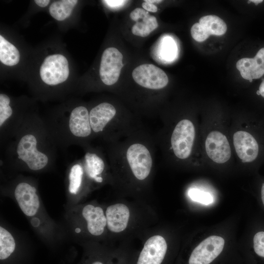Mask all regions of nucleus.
Listing matches in <instances>:
<instances>
[{
    "label": "nucleus",
    "instance_id": "14",
    "mask_svg": "<svg viewBox=\"0 0 264 264\" xmlns=\"http://www.w3.org/2000/svg\"><path fill=\"white\" fill-rule=\"evenodd\" d=\"M130 215L128 207L124 204L116 203L108 206L105 213L108 229L114 233L124 231L128 225Z\"/></svg>",
    "mask_w": 264,
    "mask_h": 264
},
{
    "label": "nucleus",
    "instance_id": "22",
    "mask_svg": "<svg viewBox=\"0 0 264 264\" xmlns=\"http://www.w3.org/2000/svg\"><path fill=\"white\" fill-rule=\"evenodd\" d=\"M16 243L12 234L2 226L0 227V259H7L14 251Z\"/></svg>",
    "mask_w": 264,
    "mask_h": 264
},
{
    "label": "nucleus",
    "instance_id": "3",
    "mask_svg": "<svg viewBox=\"0 0 264 264\" xmlns=\"http://www.w3.org/2000/svg\"><path fill=\"white\" fill-rule=\"evenodd\" d=\"M37 143L35 136L27 133L21 137L17 146L18 158L32 171L44 168L49 160L46 154L38 150Z\"/></svg>",
    "mask_w": 264,
    "mask_h": 264
},
{
    "label": "nucleus",
    "instance_id": "4",
    "mask_svg": "<svg viewBox=\"0 0 264 264\" xmlns=\"http://www.w3.org/2000/svg\"><path fill=\"white\" fill-rule=\"evenodd\" d=\"M40 73L43 81L48 85L62 83L69 76L68 61L64 56L60 54L49 55L42 63Z\"/></svg>",
    "mask_w": 264,
    "mask_h": 264
},
{
    "label": "nucleus",
    "instance_id": "32",
    "mask_svg": "<svg viewBox=\"0 0 264 264\" xmlns=\"http://www.w3.org/2000/svg\"><path fill=\"white\" fill-rule=\"evenodd\" d=\"M261 197L263 203L264 205V183L263 184L261 189Z\"/></svg>",
    "mask_w": 264,
    "mask_h": 264
},
{
    "label": "nucleus",
    "instance_id": "17",
    "mask_svg": "<svg viewBox=\"0 0 264 264\" xmlns=\"http://www.w3.org/2000/svg\"><path fill=\"white\" fill-rule=\"evenodd\" d=\"M82 214L87 221V229L89 233L93 236H100L104 232L107 220L100 207L88 204L83 207Z\"/></svg>",
    "mask_w": 264,
    "mask_h": 264
},
{
    "label": "nucleus",
    "instance_id": "7",
    "mask_svg": "<svg viewBox=\"0 0 264 264\" xmlns=\"http://www.w3.org/2000/svg\"><path fill=\"white\" fill-rule=\"evenodd\" d=\"M224 239L220 236H211L201 242L193 251L189 264H210L221 252Z\"/></svg>",
    "mask_w": 264,
    "mask_h": 264
},
{
    "label": "nucleus",
    "instance_id": "25",
    "mask_svg": "<svg viewBox=\"0 0 264 264\" xmlns=\"http://www.w3.org/2000/svg\"><path fill=\"white\" fill-rule=\"evenodd\" d=\"M188 195L192 200L205 205L209 204L213 201V197L209 193L198 188L190 189Z\"/></svg>",
    "mask_w": 264,
    "mask_h": 264
},
{
    "label": "nucleus",
    "instance_id": "8",
    "mask_svg": "<svg viewBox=\"0 0 264 264\" xmlns=\"http://www.w3.org/2000/svg\"><path fill=\"white\" fill-rule=\"evenodd\" d=\"M205 149L209 158L218 163L227 161L231 156V150L226 136L218 131L209 133L205 141Z\"/></svg>",
    "mask_w": 264,
    "mask_h": 264
},
{
    "label": "nucleus",
    "instance_id": "23",
    "mask_svg": "<svg viewBox=\"0 0 264 264\" xmlns=\"http://www.w3.org/2000/svg\"><path fill=\"white\" fill-rule=\"evenodd\" d=\"M84 169L79 164H75L70 169L69 176V192L73 195H76L79 191L81 186Z\"/></svg>",
    "mask_w": 264,
    "mask_h": 264
},
{
    "label": "nucleus",
    "instance_id": "5",
    "mask_svg": "<svg viewBox=\"0 0 264 264\" xmlns=\"http://www.w3.org/2000/svg\"><path fill=\"white\" fill-rule=\"evenodd\" d=\"M132 76L138 85L151 90L162 89L169 81L165 72L153 64L139 66L133 70Z\"/></svg>",
    "mask_w": 264,
    "mask_h": 264
},
{
    "label": "nucleus",
    "instance_id": "1",
    "mask_svg": "<svg viewBox=\"0 0 264 264\" xmlns=\"http://www.w3.org/2000/svg\"><path fill=\"white\" fill-rule=\"evenodd\" d=\"M93 135L103 137L108 143L118 140L141 126L139 119L131 115L118 112L108 102H102L89 111Z\"/></svg>",
    "mask_w": 264,
    "mask_h": 264
},
{
    "label": "nucleus",
    "instance_id": "18",
    "mask_svg": "<svg viewBox=\"0 0 264 264\" xmlns=\"http://www.w3.org/2000/svg\"><path fill=\"white\" fill-rule=\"evenodd\" d=\"M105 162L103 157L94 151L87 152L84 156V170L87 175L98 183L103 181L101 176L105 170Z\"/></svg>",
    "mask_w": 264,
    "mask_h": 264
},
{
    "label": "nucleus",
    "instance_id": "16",
    "mask_svg": "<svg viewBox=\"0 0 264 264\" xmlns=\"http://www.w3.org/2000/svg\"><path fill=\"white\" fill-rule=\"evenodd\" d=\"M130 16L132 20L136 22L132 28V33L135 35L147 37L158 26L156 18L144 9H135Z\"/></svg>",
    "mask_w": 264,
    "mask_h": 264
},
{
    "label": "nucleus",
    "instance_id": "15",
    "mask_svg": "<svg viewBox=\"0 0 264 264\" xmlns=\"http://www.w3.org/2000/svg\"><path fill=\"white\" fill-rule=\"evenodd\" d=\"M177 52V46L173 38L162 35L154 44L151 55L158 63L165 64L173 61Z\"/></svg>",
    "mask_w": 264,
    "mask_h": 264
},
{
    "label": "nucleus",
    "instance_id": "6",
    "mask_svg": "<svg viewBox=\"0 0 264 264\" xmlns=\"http://www.w3.org/2000/svg\"><path fill=\"white\" fill-rule=\"evenodd\" d=\"M123 55L116 48H107L102 55L99 74L103 83L111 86L118 81L124 65Z\"/></svg>",
    "mask_w": 264,
    "mask_h": 264
},
{
    "label": "nucleus",
    "instance_id": "34",
    "mask_svg": "<svg viewBox=\"0 0 264 264\" xmlns=\"http://www.w3.org/2000/svg\"><path fill=\"white\" fill-rule=\"evenodd\" d=\"M263 0H248V3H249L250 2H253L255 3L256 4H258L259 3H261L263 2Z\"/></svg>",
    "mask_w": 264,
    "mask_h": 264
},
{
    "label": "nucleus",
    "instance_id": "13",
    "mask_svg": "<svg viewBox=\"0 0 264 264\" xmlns=\"http://www.w3.org/2000/svg\"><path fill=\"white\" fill-rule=\"evenodd\" d=\"M236 67L244 79L252 82L264 74V47L253 58H243L237 61Z\"/></svg>",
    "mask_w": 264,
    "mask_h": 264
},
{
    "label": "nucleus",
    "instance_id": "9",
    "mask_svg": "<svg viewBox=\"0 0 264 264\" xmlns=\"http://www.w3.org/2000/svg\"><path fill=\"white\" fill-rule=\"evenodd\" d=\"M167 249V243L163 237L154 235L150 237L144 244L137 264H161Z\"/></svg>",
    "mask_w": 264,
    "mask_h": 264
},
{
    "label": "nucleus",
    "instance_id": "11",
    "mask_svg": "<svg viewBox=\"0 0 264 264\" xmlns=\"http://www.w3.org/2000/svg\"><path fill=\"white\" fill-rule=\"evenodd\" d=\"M234 145L239 158L243 162H250L257 157L258 144L249 133L244 131H238L233 135Z\"/></svg>",
    "mask_w": 264,
    "mask_h": 264
},
{
    "label": "nucleus",
    "instance_id": "10",
    "mask_svg": "<svg viewBox=\"0 0 264 264\" xmlns=\"http://www.w3.org/2000/svg\"><path fill=\"white\" fill-rule=\"evenodd\" d=\"M36 188L28 183H19L14 191L18 204L26 216L35 215L40 207V200Z\"/></svg>",
    "mask_w": 264,
    "mask_h": 264
},
{
    "label": "nucleus",
    "instance_id": "30",
    "mask_svg": "<svg viewBox=\"0 0 264 264\" xmlns=\"http://www.w3.org/2000/svg\"><path fill=\"white\" fill-rule=\"evenodd\" d=\"M34 2L39 6L44 7L49 3V0H35Z\"/></svg>",
    "mask_w": 264,
    "mask_h": 264
},
{
    "label": "nucleus",
    "instance_id": "31",
    "mask_svg": "<svg viewBox=\"0 0 264 264\" xmlns=\"http://www.w3.org/2000/svg\"><path fill=\"white\" fill-rule=\"evenodd\" d=\"M260 94L264 97V80L263 81L259 87Z\"/></svg>",
    "mask_w": 264,
    "mask_h": 264
},
{
    "label": "nucleus",
    "instance_id": "35",
    "mask_svg": "<svg viewBox=\"0 0 264 264\" xmlns=\"http://www.w3.org/2000/svg\"><path fill=\"white\" fill-rule=\"evenodd\" d=\"M92 264H103L101 262L96 261L93 263Z\"/></svg>",
    "mask_w": 264,
    "mask_h": 264
},
{
    "label": "nucleus",
    "instance_id": "20",
    "mask_svg": "<svg viewBox=\"0 0 264 264\" xmlns=\"http://www.w3.org/2000/svg\"><path fill=\"white\" fill-rule=\"evenodd\" d=\"M78 2L77 0H61L51 3L49 8L51 16L58 21L68 18Z\"/></svg>",
    "mask_w": 264,
    "mask_h": 264
},
{
    "label": "nucleus",
    "instance_id": "26",
    "mask_svg": "<svg viewBox=\"0 0 264 264\" xmlns=\"http://www.w3.org/2000/svg\"><path fill=\"white\" fill-rule=\"evenodd\" d=\"M191 34L193 38L198 42L204 41L210 36L199 22L195 23L192 25Z\"/></svg>",
    "mask_w": 264,
    "mask_h": 264
},
{
    "label": "nucleus",
    "instance_id": "29",
    "mask_svg": "<svg viewBox=\"0 0 264 264\" xmlns=\"http://www.w3.org/2000/svg\"><path fill=\"white\" fill-rule=\"evenodd\" d=\"M142 6L143 9L147 11L156 12L157 11V7L155 5L148 2H143Z\"/></svg>",
    "mask_w": 264,
    "mask_h": 264
},
{
    "label": "nucleus",
    "instance_id": "21",
    "mask_svg": "<svg viewBox=\"0 0 264 264\" xmlns=\"http://www.w3.org/2000/svg\"><path fill=\"white\" fill-rule=\"evenodd\" d=\"M199 23L211 35L221 36L225 33L227 26L225 22L216 15H207L201 17Z\"/></svg>",
    "mask_w": 264,
    "mask_h": 264
},
{
    "label": "nucleus",
    "instance_id": "27",
    "mask_svg": "<svg viewBox=\"0 0 264 264\" xmlns=\"http://www.w3.org/2000/svg\"><path fill=\"white\" fill-rule=\"evenodd\" d=\"M254 249L259 256L264 258V232L257 233L253 238Z\"/></svg>",
    "mask_w": 264,
    "mask_h": 264
},
{
    "label": "nucleus",
    "instance_id": "28",
    "mask_svg": "<svg viewBox=\"0 0 264 264\" xmlns=\"http://www.w3.org/2000/svg\"><path fill=\"white\" fill-rule=\"evenodd\" d=\"M108 6L111 8H118L122 6L127 1L126 0H103Z\"/></svg>",
    "mask_w": 264,
    "mask_h": 264
},
{
    "label": "nucleus",
    "instance_id": "33",
    "mask_svg": "<svg viewBox=\"0 0 264 264\" xmlns=\"http://www.w3.org/2000/svg\"><path fill=\"white\" fill-rule=\"evenodd\" d=\"M144 1L145 2H150V3H160V2H161L162 1V0H144Z\"/></svg>",
    "mask_w": 264,
    "mask_h": 264
},
{
    "label": "nucleus",
    "instance_id": "24",
    "mask_svg": "<svg viewBox=\"0 0 264 264\" xmlns=\"http://www.w3.org/2000/svg\"><path fill=\"white\" fill-rule=\"evenodd\" d=\"M10 100L6 94H0V126L1 128L4 123L11 116L13 110L9 104Z\"/></svg>",
    "mask_w": 264,
    "mask_h": 264
},
{
    "label": "nucleus",
    "instance_id": "2",
    "mask_svg": "<svg viewBox=\"0 0 264 264\" xmlns=\"http://www.w3.org/2000/svg\"><path fill=\"white\" fill-rule=\"evenodd\" d=\"M195 128L193 122L189 119L184 118L179 120L171 130L169 135L156 137H167L155 138L156 145L161 142H167L157 145L162 150L167 148L176 158L185 160L191 155L195 138Z\"/></svg>",
    "mask_w": 264,
    "mask_h": 264
},
{
    "label": "nucleus",
    "instance_id": "12",
    "mask_svg": "<svg viewBox=\"0 0 264 264\" xmlns=\"http://www.w3.org/2000/svg\"><path fill=\"white\" fill-rule=\"evenodd\" d=\"M68 126L71 133L77 137L88 138L93 135L89 122V111L85 107L78 106L72 110Z\"/></svg>",
    "mask_w": 264,
    "mask_h": 264
},
{
    "label": "nucleus",
    "instance_id": "19",
    "mask_svg": "<svg viewBox=\"0 0 264 264\" xmlns=\"http://www.w3.org/2000/svg\"><path fill=\"white\" fill-rule=\"evenodd\" d=\"M20 53L18 49L0 35V61L8 66L17 65L20 61Z\"/></svg>",
    "mask_w": 264,
    "mask_h": 264
}]
</instances>
